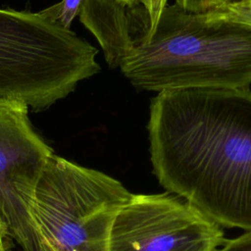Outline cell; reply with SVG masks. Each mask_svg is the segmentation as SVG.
Returning <instances> with one entry per match:
<instances>
[{
	"label": "cell",
	"instance_id": "1",
	"mask_svg": "<svg viewBox=\"0 0 251 251\" xmlns=\"http://www.w3.org/2000/svg\"><path fill=\"white\" fill-rule=\"evenodd\" d=\"M150 160L160 184L221 226L251 231V90L186 88L151 99Z\"/></svg>",
	"mask_w": 251,
	"mask_h": 251
},
{
	"label": "cell",
	"instance_id": "2",
	"mask_svg": "<svg viewBox=\"0 0 251 251\" xmlns=\"http://www.w3.org/2000/svg\"><path fill=\"white\" fill-rule=\"evenodd\" d=\"M120 69L138 89L246 88L251 84V25L218 10L167 5L155 24L138 3L126 5Z\"/></svg>",
	"mask_w": 251,
	"mask_h": 251
},
{
	"label": "cell",
	"instance_id": "3",
	"mask_svg": "<svg viewBox=\"0 0 251 251\" xmlns=\"http://www.w3.org/2000/svg\"><path fill=\"white\" fill-rule=\"evenodd\" d=\"M97 53L39 12L0 9V99L44 110L100 72Z\"/></svg>",
	"mask_w": 251,
	"mask_h": 251
},
{
	"label": "cell",
	"instance_id": "4",
	"mask_svg": "<svg viewBox=\"0 0 251 251\" xmlns=\"http://www.w3.org/2000/svg\"><path fill=\"white\" fill-rule=\"evenodd\" d=\"M131 194L116 178L53 153L30 216L48 251H108L115 217Z\"/></svg>",
	"mask_w": 251,
	"mask_h": 251
},
{
	"label": "cell",
	"instance_id": "5",
	"mask_svg": "<svg viewBox=\"0 0 251 251\" xmlns=\"http://www.w3.org/2000/svg\"><path fill=\"white\" fill-rule=\"evenodd\" d=\"M220 225L170 193L131 194L113 222L108 251H219Z\"/></svg>",
	"mask_w": 251,
	"mask_h": 251
},
{
	"label": "cell",
	"instance_id": "6",
	"mask_svg": "<svg viewBox=\"0 0 251 251\" xmlns=\"http://www.w3.org/2000/svg\"><path fill=\"white\" fill-rule=\"evenodd\" d=\"M78 16L98 40L108 66L119 68L126 36V4L121 0H83Z\"/></svg>",
	"mask_w": 251,
	"mask_h": 251
},
{
	"label": "cell",
	"instance_id": "7",
	"mask_svg": "<svg viewBox=\"0 0 251 251\" xmlns=\"http://www.w3.org/2000/svg\"><path fill=\"white\" fill-rule=\"evenodd\" d=\"M83 0H62L39 12L41 16L61 27L71 30L74 19L78 15Z\"/></svg>",
	"mask_w": 251,
	"mask_h": 251
},
{
	"label": "cell",
	"instance_id": "8",
	"mask_svg": "<svg viewBox=\"0 0 251 251\" xmlns=\"http://www.w3.org/2000/svg\"><path fill=\"white\" fill-rule=\"evenodd\" d=\"M236 0H176V3L185 11L206 13L222 9Z\"/></svg>",
	"mask_w": 251,
	"mask_h": 251
},
{
	"label": "cell",
	"instance_id": "9",
	"mask_svg": "<svg viewBox=\"0 0 251 251\" xmlns=\"http://www.w3.org/2000/svg\"><path fill=\"white\" fill-rule=\"evenodd\" d=\"M218 11L230 20L251 25V4L243 0H236Z\"/></svg>",
	"mask_w": 251,
	"mask_h": 251
},
{
	"label": "cell",
	"instance_id": "10",
	"mask_svg": "<svg viewBox=\"0 0 251 251\" xmlns=\"http://www.w3.org/2000/svg\"><path fill=\"white\" fill-rule=\"evenodd\" d=\"M219 251H251V231L229 240H226Z\"/></svg>",
	"mask_w": 251,
	"mask_h": 251
},
{
	"label": "cell",
	"instance_id": "11",
	"mask_svg": "<svg viewBox=\"0 0 251 251\" xmlns=\"http://www.w3.org/2000/svg\"><path fill=\"white\" fill-rule=\"evenodd\" d=\"M8 235L7 227L3 221V218L0 213V251H9L8 246L6 243V238Z\"/></svg>",
	"mask_w": 251,
	"mask_h": 251
},
{
	"label": "cell",
	"instance_id": "12",
	"mask_svg": "<svg viewBox=\"0 0 251 251\" xmlns=\"http://www.w3.org/2000/svg\"><path fill=\"white\" fill-rule=\"evenodd\" d=\"M122 2L126 3V5H132V4H135V0H121Z\"/></svg>",
	"mask_w": 251,
	"mask_h": 251
},
{
	"label": "cell",
	"instance_id": "13",
	"mask_svg": "<svg viewBox=\"0 0 251 251\" xmlns=\"http://www.w3.org/2000/svg\"><path fill=\"white\" fill-rule=\"evenodd\" d=\"M244 2H246V3H248V4H251V0H243Z\"/></svg>",
	"mask_w": 251,
	"mask_h": 251
}]
</instances>
